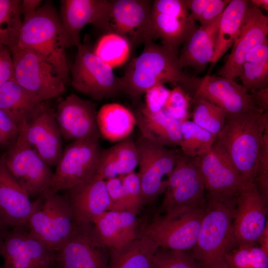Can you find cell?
Wrapping results in <instances>:
<instances>
[{
  "label": "cell",
  "mask_w": 268,
  "mask_h": 268,
  "mask_svg": "<svg viewBox=\"0 0 268 268\" xmlns=\"http://www.w3.org/2000/svg\"><path fill=\"white\" fill-rule=\"evenodd\" d=\"M191 78L183 71L178 54L163 45L148 40L144 43L140 55L131 61L121 77L122 91L136 105L142 95L154 86L169 82L186 91Z\"/></svg>",
  "instance_id": "obj_1"
},
{
  "label": "cell",
  "mask_w": 268,
  "mask_h": 268,
  "mask_svg": "<svg viewBox=\"0 0 268 268\" xmlns=\"http://www.w3.org/2000/svg\"><path fill=\"white\" fill-rule=\"evenodd\" d=\"M236 197L207 193L204 213L191 255L202 268H210L224 261L236 246L233 217Z\"/></svg>",
  "instance_id": "obj_2"
},
{
  "label": "cell",
  "mask_w": 268,
  "mask_h": 268,
  "mask_svg": "<svg viewBox=\"0 0 268 268\" xmlns=\"http://www.w3.org/2000/svg\"><path fill=\"white\" fill-rule=\"evenodd\" d=\"M268 127V111L228 114L216 139L247 183L255 182L263 135Z\"/></svg>",
  "instance_id": "obj_3"
},
{
  "label": "cell",
  "mask_w": 268,
  "mask_h": 268,
  "mask_svg": "<svg viewBox=\"0 0 268 268\" xmlns=\"http://www.w3.org/2000/svg\"><path fill=\"white\" fill-rule=\"evenodd\" d=\"M17 47L39 55L54 67L66 85L70 83L66 38L60 14L51 2L24 16Z\"/></svg>",
  "instance_id": "obj_4"
},
{
  "label": "cell",
  "mask_w": 268,
  "mask_h": 268,
  "mask_svg": "<svg viewBox=\"0 0 268 268\" xmlns=\"http://www.w3.org/2000/svg\"><path fill=\"white\" fill-rule=\"evenodd\" d=\"M26 227L31 235L49 249L57 252L76 227L66 196L56 193L37 198L32 201Z\"/></svg>",
  "instance_id": "obj_5"
},
{
  "label": "cell",
  "mask_w": 268,
  "mask_h": 268,
  "mask_svg": "<svg viewBox=\"0 0 268 268\" xmlns=\"http://www.w3.org/2000/svg\"><path fill=\"white\" fill-rule=\"evenodd\" d=\"M70 70V84L94 100L113 97L122 91L121 77L86 44H79Z\"/></svg>",
  "instance_id": "obj_6"
},
{
  "label": "cell",
  "mask_w": 268,
  "mask_h": 268,
  "mask_svg": "<svg viewBox=\"0 0 268 268\" xmlns=\"http://www.w3.org/2000/svg\"><path fill=\"white\" fill-rule=\"evenodd\" d=\"M160 212L168 216L185 213L203 204L205 187L195 161L180 153L167 177Z\"/></svg>",
  "instance_id": "obj_7"
},
{
  "label": "cell",
  "mask_w": 268,
  "mask_h": 268,
  "mask_svg": "<svg viewBox=\"0 0 268 268\" xmlns=\"http://www.w3.org/2000/svg\"><path fill=\"white\" fill-rule=\"evenodd\" d=\"M11 52L18 85L42 103L63 94L66 85L50 63L30 50L17 47Z\"/></svg>",
  "instance_id": "obj_8"
},
{
  "label": "cell",
  "mask_w": 268,
  "mask_h": 268,
  "mask_svg": "<svg viewBox=\"0 0 268 268\" xmlns=\"http://www.w3.org/2000/svg\"><path fill=\"white\" fill-rule=\"evenodd\" d=\"M3 156L8 171L30 199H36L48 192L54 172L20 132Z\"/></svg>",
  "instance_id": "obj_9"
},
{
  "label": "cell",
  "mask_w": 268,
  "mask_h": 268,
  "mask_svg": "<svg viewBox=\"0 0 268 268\" xmlns=\"http://www.w3.org/2000/svg\"><path fill=\"white\" fill-rule=\"evenodd\" d=\"M204 213L203 203L178 215H157L143 227L138 235L151 239L163 249L192 250L197 242Z\"/></svg>",
  "instance_id": "obj_10"
},
{
  "label": "cell",
  "mask_w": 268,
  "mask_h": 268,
  "mask_svg": "<svg viewBox=\"0 0 268 268\" xmlns=\"http://www.w3.org/2000/svg\"><path fill=\"white\" fill-rule=\"evenodd\" d=\"M143 204L153 202L166 188L165 176L175 166L180 153L140 135L135 141Z\"/></svg>",
  "instance_id": "obj_11"
},
{
  "label": "cell",
  "mask_w": 268,
  "mask_h": 268,
  "mask_svg": "<svg viewBox=\"0 0 268 268\" xmlns=\"http://www.w3.org/2000/svg\"><path fill=\"white\" fill-rule=\"evenodd\" d=\"M101 151L97 140L71 142L63 150L56 166L47 194L65 191L94 176Z\"/></svg>",
  "instance_id": "obj_12"
},
{
  "label": "cell",
  "mask_w": 268,
  "mask_h": 268,
  "mask_svg": "<svg viewBox=\"0 0 268 268\" xmlns=\"http://www.w3.org/2000/svg\"><path fill=\"white\" fill-rule=\"evenodd\" d=\"M56 260L57 268H108L109 248L92 223L76 226L56 252Z\"/></svg>",
  "instance_id": "obj_13"
},
{
  "label": "cell",
  "mask_w": 268,
  "mask_h": 268,
  "mask_svg": "<svg viewBox=\"0 0 268 268\" xmlns=\"http://www.w3.org/2000/svg\"><path fill=\"white\" fill-rule=\"evenodd\" d=\"M0 257V268H57L56 252L31 235L26 226L9 229Z\"/></svg>",
  "instance_id": "obj_14"
},
{
  "label": "cell",
  "mask_w": 268,
  "mask_h": 268,
  "mask_svg": "<svg viewBox=\"0 0 268 268\" xmlns=\"http://www.w3.org/2000/svg\"><path fill=\"white\" fill-rule=\"evenodd\" d=\"M111 1L107 0H62L60 16L66 38V47L80 44L83 28L91 24L107 33L111 25Z\"/></svg>",
  "instance_id": "obj_15"
},
{
  "label": "cell",
  "mask_w": 268,
  "mask_h": 268,
  "mask_svg": "<svg viewBox=\"0 0 268 268\" xmlns=\"http://www.w3.org/2000/svg\"><path fill=\"white\" fill-rule=\"evenodd\" d=\"M268 201L256 182L249 183L236 197L233 232L236 246H253L268 226Z\"/></svg>",
  "instance_id": "obj_16"
},
{
  "label": "cell",
  "mask_w": 268,
  "mask_h": 268,
  "mask_svg": "<svg viewBox=\"0 0 268 268\" xmlns=\"http://www.w3.org/2000/svg\"><path fill=\"white\" fill-rule=\"evenodd\" d=\"M191 91L194 93L192 99H203L228 114L263 112L255 105L247 89L234 79L216 75L193 77Z\"/></svg>",
  "instance_id": "obj_17"
},
{
  "label": "cell",
  "mask_w": 268,
  "mask_h": 268,
  "mask_svg": "<svg viewBox=\"0 0 268 268\" xmlns=\"http://www.w3.org/2000/svg\"><path fill=\"white\" fill-rule=\"evenodd\" d=\"M111 1V25L113 32L126 38L131 48L157 39L152 21L151 0Z\"/></svg>",
  "instance_id": "obj_18"
},
{
  "label": "cell",
  "mask_w": 268,
  "mask_h": 268,
  "mask_svg": "<svg viewBox=\"0 0 268 268\" xmlns=\"http://www.w3.org/2000/svg\"><path fill=\"white\" fill-rule=\"evenodd\" d=\"M194 160L207 193L237 196L249 184L217 139L208 152Z\"/></svg>",
  "instance_id": "obj_19"
},
{
  "label": "cell",
  "mask_w": 268,
  "mask_h": 268,
  "mask_svg": "<svg viewBox=\"0 0 268 268\" xmlns=\"http://www.w3.org/2000/svg\"><path fill=\"white\" fill-rule=\"evenodd\" d=\"M96 105L71 94L59 103L54 114L62 137L72 142L99 140Z\"/></svg>",
  "instance_id": "obj_20"
},
{
  "label": "cell",
  "mask_w": 268,
  "mask_h": 268,
  "mask_svg": "<svg viewBox=\"0 0 268 268\" xmlns=\"http://www.w3.org/2000/svg\"><path fill=\"white\" fill-rule=\"evenodd\" d=\"M268 35V16L250 1L231 52L223 66L219 69L218 75L232 79L239 76L247 54L267 41Z\"/></svg>",
  "instance_id": "obj_21"
},
{
  "label": "cell",
  "mask_w": 268,
  "mask_h": 268,
  "mask_svg": "<svg viewBox=\"0 0 268 268\" xmlns=\"http://www.w3.org/2000/svg\"><path fill=\"white\" fill-rule=\"evenodd\" d=\"M28 144L50 166H56L62 154V136L54 114L44 108L19 126Z\"/></svg>",
  "instance_id": "obj_22"
},
{
  "label": "cell",
  "mask_w": 268,
  "mask_h": 268,
  "mask_svg": "<svg viewBox=\"0 0 268 268\" xmlns=\"http://www.w3.org/2000/svg\"><path fill=\"white\" fill-rule=\"evenodd\" d=\"M65 191L75 226L92 223L96 217L109 210L105 180L96 175Z\"/></svg>",
  "instance_id": "obj_23"
},
{
  "label": "cell",
  "mask_w": 268,
  "mask_h": 268,
  "mask_svg": "<svg viewBox=\"0 0 268 268\" xmlns=\"http://www.w3.org/2000/svg\"><path fill=\"white\" fill-rule=\"evenodd\" d=\"M32 201L0 157V223L9 228L26 226Z\"/></svg>",
  "instance_id": "obj_24"
},
{
  "label": "cell",
  "mask_w": 268,
  "mask_h": 268,
  "mask_svg": "<svg viewBox=\"0 0 268 268\" xmlns=\"http://www.w3.org/2000/svg\"><path fill=\"white\" fill-rule=\"evenodd\" d=\"M222 13L210 22L200 25L183 43L178 56L183 68L189 67L196 73H200L210 63Z\"/></svg>",
  "instance_id": "obj_25"
},
{
  "label": "cell",
  "mask_w": 268,
  "mask_h": 268,
  "mask_svg": "<svg viewBox=\"0 0 268 268\" xmlns=\"http://www.w3.org/2000/svg\"><path fill=\"white\" fill-rule=\"evenodd\" d=\"M92 224L109 249L121 248L138 236L136 214L129 211H106Z\"/></svg>",
  "instance_id": "obj_26"
},
{
  "label": "cell",
  "mask_w": 268,
  "mask_h": 268,
  "mask_svg": "<svg viewBox=\"0 0 268 268\" xmlns=\"http://www.w3.org/2000/svg\"><path fill=\"white\" fill-rule=\"evenodd\" d=\"M138 162L135 142L129 136L101 151L95 175L104 180L122 176L134 171Z\"/></svg>",
  "instance_id": "obj_27"
},
{
  "label": "cell",
  "mask_w": 268,
  "mask_h": 268,
  "mask_svg": "<svg viewBox=\"0 0 268 268\" xmlns=\"http://www.w3.org/2000/svg\"><path fill=\"white\" fill-rule=\"evenodd\" d=\"M141 135L164 146L179 145L181 140V122L163 110L151 113L141 106L134 114Z\"/></svg>",
  "instance_id": "obj_28"
},
{
  "label": "cell",
  "mask_w": 268,
  "mask_h": 268,
  "mask_svg": "<svg viewBox=\"0 0 268 268\" xmlns=\"http://www.w3.org/2000/svg\"><path fill=\"white\" fill-rule=\"evenodd\" d=\"M45 106L13 79L0 87V109L18 126L39 113Z\"/></svg>",
  "instance_id": "obj_29"
},
{
  "label": "cell",
  "mask_w": 268,
  "mask_h": 268,
  "mask_svg": "<svg viewBox=\"0 0 268 268\" xmlns=\"http://www.w3.org/2000/svg\"><path fill=\"white\" fill-rule=\"evenodd\" d=\"M159 248L151 239L138 235L119 249H109L108 268H153L155 254Z\"/></svg>",
  "instance_id": "obj_30"
},
{
  "label": "cell",
  "mask_w": 268,
  "mask_h": 268,
  "mask_svg": "<svg viewBox=\"0 0 268 268\" xmlns=\"http://www.w3.org/2000/svg\"><path fill=\"white\" fill-rule=\"evenodd\" d=\"M97 122L100 135L112 142L129 136L136 125L134 114L118 103L103 105L97 112Z\"/></svg>",
  "instance_id": "obj_31"
},
{
  "label": "cell",
  "mask_w": 268,
  "mask_h": 268,
  "mask_svg": "<svg viewBox=\"0 0 268 268\" xmlns=\"http://www.w3.org/2000/svg\"><path fill=\"white\" fill-rule=\"evenodd\" d=\"M249 4L248 0H231L222 12L210 62L212 67L232 46Z\"/></svg>",
  "instance_id": "obj_32"
},
{
  "label": "cell",
  "mask_w": 268,
  "mask_h": 268,
  "mask_svg": "<svg viewBox=\"0 0 268 268\" xmlns=\"http://www.w3.org/2000/svg\"><path fill=\"white\" fill-rule=\"evenodd\" d=\"M151 18L157 38L177 54L180 46L198 28L192 18L154 12H151Z\"/></svg>",
  "instance_id": "obj_33"
},
{
  "label": "cell",
  "mask_w": 268,
  "mask_h": 268,
  "mask_svg": "<svg viewBox=\"0 0 268 268\" xmlns=\"http://www.w3.org/2000/svg\"><path fill=\"white\" fill-rule=\"evenodd\" d=\"M181 153L193 159L208 152L216 140V135L189 120L181 122Z\"/></svg>",
  "instance_id": "obj_34"
},
{
  "label": "cell",
  "mask_w": 268,
  "mask_h": 268,
  "mask_svg": "<svg viewBox=\"0 0 268 268\" xmlns=\"http://www.w3.org/2000/svg\"><path fill=\"white\" fill-rule=\"evenodd\" d=\"M21 0H0V44L11 51L18 44L22 20Z\"/></svg>",
  "instance_id": "obj_35"
},
{
  "label": "cell",
  "mask_w": 268,
  "mask_h": 268,
  "mask_svg": "<svg viewBox=\"0 0 268 268\" xmlns=\"http://www.w3.org/2000/svg\"><path fill=\"white\" fill-rule=\"evenodd\" d=\"M131 49L126 38L109 32L99 39L93 51L97 56L113 68L121 66L128 60Z\"/></svg>",
  "instance_id": "obj_36"
},
{
  "label": "cell",
  "mask_w": 268,
  "mask_h": 268,
  "mask_svg": "<svg viewBox=\"0 0 268 268\" xmlns=\"http://www.w3.org/2000/svg\"><path fill=\"white\" fill-rule=\"evenodd\" d=\"M192 121L217 136L224 126L227 113L217 106L200 98L192 99Z\"/></svg>",
  "instance_id": "obj_37"
},
{
  "label": "cell",
  "mask_w": 268,
  "mask_h": 268,
  "mask_svg": "<svg viewBox=\"0 0 268 268\" xmlns=\"http://www.w3.org/2000/svg\"><path fill=\"white\" fill-rule=\"evenodd\" d=\"M224 260L229 268H268V254L257 245L236 246Z\"/></svg>",
  "instance_id": "obj_38"
},
{
  "label": "cell",
  "mask_w": 268,
  "mask_h": 268,
  "mask_svg": "<svg viewBox=\"0 0 268 268\" xmlns=\"http://www.w3.org/2000/svg\"><path fill=\"white\" fill-rule=\"evenodd\" d=\"M198 262L186 251L159 248L153 260V268H201Z\"/></svg>",
  "instance_id": "obj_39"
},
{
  "label": "cell",
  "mask_w": 268,
  "mask_h": 268,
  "mask_svg": "<svg viewBox=\"0 0 268 268\" xmlns=\"http://www.w3.org/2000/svg\"><path fill=\"white\" fill-rule=\"evenodd\" d=\"M192 98L181 86L170 90L162 110L170 117L181 122L189 120Z\"/></svg>",
  "instance_id": "obj_40"
},
{
  "label": "cell",
  "mask_w": 268,
  "mask_h": 268,
  "mask_svg": "<svg viewBox=\"0 0 268 268\" xmlns=\"http://www.w3.org/2000/svg\"><path fill=\"white\" fill-rule=\"evenodd\" d=\"M239 77L249 92L268 87V61L244 62Z\"/></svg>",
  "instance_id": "obj_41"
},
{
  "label": "cell",
  "mask_w": 268,
  "mask_h": 268,
  "mask_svg": "<svg viewBox=\"0 0 268 268\" xmlns=\"http://www.w3.org/2000/svg\"><path fill=\"white\" fill-rule=\"evenodd\" d=\"M120 177L126 195L129 211L137 214L143 204L138 175L134 171Z\"/></svg>",
  "instance_id": "obj_42"
},
{
  "label": "cell",
  "mask_w": 268,
  "mask_h": 268,
  "mask_svg": "<svg viewBox=\"0 0 268 268\" xmlns=\"http://www.w3.org/2000/svg\"><path fill=\"white\" fill-rule=\"evenodd\" d=\"M255 182L262 195L268 200V127L262 136Z\"/></svg>",
  "instance_id": "obj_43"
},
{
  "label": "cell",
  "mask_w": 268,
  "mask_h": 268,
  "mask_svg": "<svg viewBox=\"0 0 268 268\" xmlns=\"http://www.w3.org/2000/svg\"><path fill=\"white\" fill-rule=\"evenodd\" d=\"M105 183L110 201L109 210L130 211L121 177L108 179Z\"/></svg>",
  "instance_id": "obj_44"
},
{
  "label": "cell",
  "mask_w": 268,
  "mask_h": 268,
  "mask_svg": "<svg viewBox=\"0 0 268 268\" xmlns=\"http://www.w3.org/2000/svg\"><path fill=\"white\" fill-rule=\"evenodd\" d=\"M152 12L182 18H192L186 6L185 0H155L152 4Z\"/></svg>",
  "instance_id": "obj_45"
},
{
  "label": "cell",
  "mask_w": 268,
  "mask_h": 268,
  "mask_svg": "<svg viewBox=\"0 0 268 268\" xmlns=\"http://www.w3.org/2000/svg\"><path fill=\"white\" fill-rule=\"evenodd\" d=\"M170 90L164 85H157L148 90L145 93V108L151 113H156L162 110L168 97Z\"/></svg>",
  "instance_id": "obj_46"
},
{
  "label": "cell",
  "mask_w": 268,
  "mask_h": 268,
  "mask_svg": "<svg viewBox=\"0 0 268 268\" xmlns=\"http://www.w3.org/2000/svg\"><path fill=\"white\" fill-rule=\"evenodd\" d=\"M13 77V67L11 51L0 44V87Z\"/></svg>",
  "instance_id": "obj_47"
},
{
  "label": "cell",
  "mask_w": 268,
  "mask_h": 268,
  "mask_svg": "<svg viewBox=\"0 0 268 268\" xmlns=\"http://www.w3.org/2000/svg\"><path fill=\"white\" fill-rule=\"evenodd\" d=\"M231 0H208L204 9L198 20L201 25L207 23L220 15Z\"/></svg>",
  "instance_id": "obj_48"
},
{
  "label": "cell",
  "mask_w": 268,
  "mask_h": 268,
  "mask_svg": "<svg viewBox=\"0 0 268 268\" xmlns=\"http://www.w3.org/2000/svg\"><path fill=\"white\" fill-rule=\"evenodd\" d=\"M18 128L14 121L0 109V131L3 136L4 144L15 140L18 133Z\"/></svg>",
  "instance_id": "obj_49"
},
{
  "label": "cell",
  "mask_w": 268,
  "mask_h": 268,
  "mask_svg": "<svg viewBox=\"0 0 268 268\" xmlns=\"http://www.w3.org/2000/svg\"><path fill=\"white\" fill-rule=\"evenodd\" d=\"M268 61V40L251 50L246 56L244 62Z\"/></svg>",
  "instance_id": "obj_50"
},
{
  "label": "cell",
  "mask_w": 268,
  "mask_h": 268,
  "mask_svg": "<svg viewBox=\"0 0 268 268\" xmlns=\"http://www.w3.org/2000/svg\"><path fill=\"white\" fill-rule=\"evenodd\" d=\"M255 105L263 112L268 111V87L249 92Z\"/></svg>",
  "instance_id": "obj_51"
},
{
  "label": "cell",
  "mask_w": 268,
  "mask_h": 268,
  "mask_svg": "<svg viewBox=\"0 0 268 268\" xmlns=\"http://www.w3.org/2000/svg\"><path fill=\"white\" fill-rule=\"evenodd\" d=\"M42 3L41 0H21L20 10L21 15L24 16L35 11Z\"/></svg>",
  "instance_id": "obj_52"
},
{
  "label": "cell",
  "mask_w": 268,
  "mask_h": 268,
  "mask_svg": "<svg viewBox=\"0 0 268 268\" xmlns=\"http://www.w3.org/2000/svg\"><path fill=\"white\" fill-rule=\"evenodd\" d=\"M258 243L260 244V247L268 254V226L261 235Z\"/></svg>",
  "instance_id": "obj_53"
},
{
  "label": "cell",
  "mask_w": 268,
  "mask_h": 268,
  "mask_svg": "<svg viewBox=\"0 0 268 268\" xmlns=\"http://www.w3.org/2000/svg\"><path fill=\"white\" fill-rule=\"evenodd\" d=\"M251 3L255 6L262 8L268 11V0H251Z\"/></svg>",
  "instance_id": "obj_54"
},
{
  "label": "cell",
  "mask_w": 268,
  "mask_h": 268,
  "mask_svg": "<svg viewBox=\"0 0 268 268\" xmlns=\"http://www.w3.org/2000/svg\"><path fill=\"white\" fill-rule=\"evenodd\" d=\"M10 228L0 223V252L6 234Z\"/></svg>",
  "instance_id": "obj_55"
},
{
  "label": "cell",
  "mask_w": 268,
  "mask_h": 268,
  "mask_svg": "<svg viewBox=\"0 0 268 268\" xmlns=\"http://www.w3.org/2000/svg\"><path fill=\"white\" fill-rule=\"evenodd\" d=\"M210 268H229V267L224 260L223 261L213 265Z\"/></svg>",
  "instance_id": "obj_56"
},
{
  "label": "cell",
  "mask_w": 268,
  "mask_h": 268,
  "mask_svg": "<svg viewBox=\"0 0 268 268\" xmlns=\"http://www.w3.org/2000/svg\"><path fill=\"white\" fill-rule=\"evenodd\" d=\"M2 144H4V140H3L2 134L1 132L0 131V145Z\"/></svg>",
  "instance_id": "obj_57"
}]
</instances>
